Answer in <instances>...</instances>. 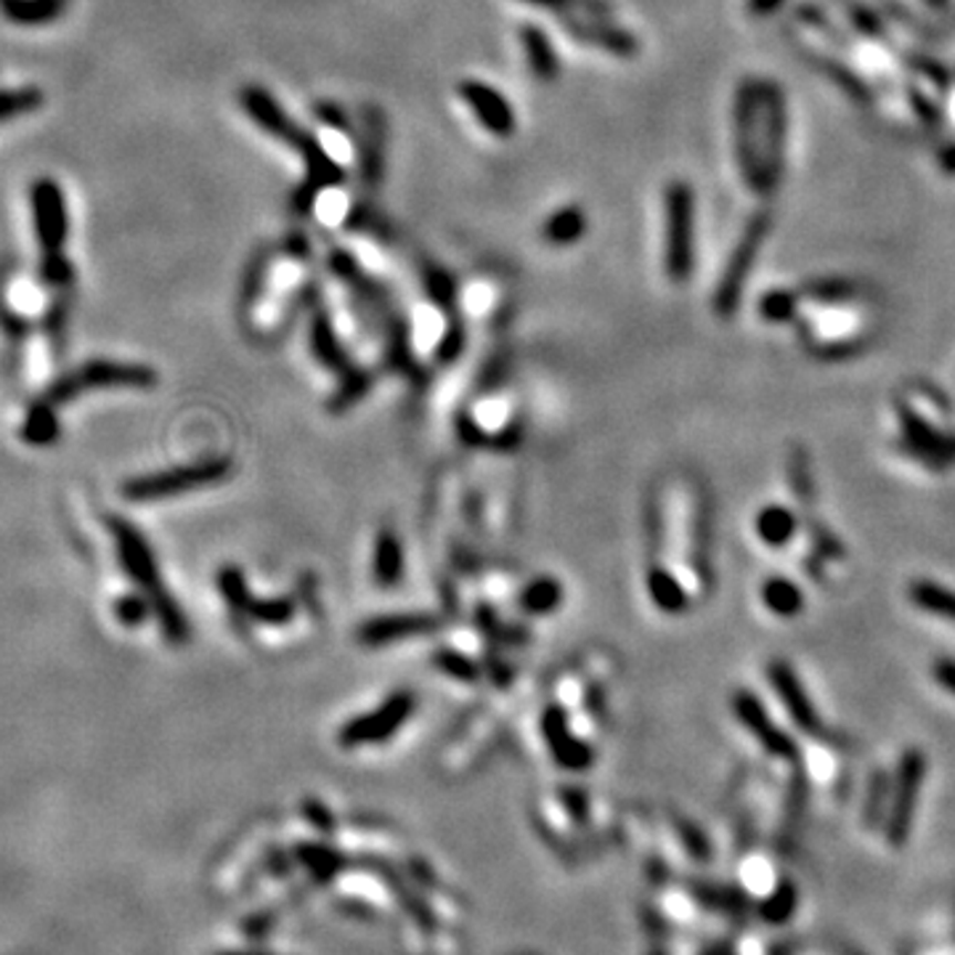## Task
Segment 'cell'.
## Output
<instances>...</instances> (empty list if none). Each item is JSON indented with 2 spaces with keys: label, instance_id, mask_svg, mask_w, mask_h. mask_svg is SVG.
I'll use <instances>...</instances> for the list:
<instances>
[{
  "label": "cell",
  "instance_id": "6da1fadb",
  "mask_svg": "<svg viewBox=\"0 0 955 955\" xmlns=\"http://www.w3.org/2000/svg\"><path fill=\"white\" fill-rule=\"evenodd\" d=\"M242 98L244 112L255 119L265 133L279 138V141L290 144L305 159V170H308V181L303 183V189L295 195V210H308L316 202V197L322 195L329 186L343 183V168L332 159L324 146L311 136L308 130H303L301 125H295L287 117V112L274 102L269 91H263L261 85H248L239 93Z\"/></svg>",
  "mask_w": 955,
  "mask_h": 955
},
{
  "label": "cell",
  "instance_id": "7a4b0ae2",
  "mask_svg": "<svg viewBox=\"0 0 955 955\" xmlns=\"http://www.w3.org/2000/svg\"><path fill=\"white\" fill-rule=\"evenodd\" d=\"M155 385V371L136 364H117V361H91L85 367L72 371V375L59 377L56 382L45 390L43 401L59 403L72 401L80 393L98 388H151Z\"/></svg>",
  "mask_w": 955,
  "mask_h": 955
},
{
  "label": "cell",
  "instance_id": "3957f363",
  "mask_svg": "<svg viewBox=\"0 0 955 955\" xmlns=\"http://www.w3.org/2000/svg\"><path fill=\"white\" fill-rule=\"evenodd\" d=\"M924 778H926L924 752H921V748H907L898 765V775H894L892 799H889V812L884 826L886 841L892 847H905V841L911 839L915 807H919Z\"/></svg>",
  "mask_w": 955,
  "mask_h": 955
},
{
  "label": "cell",
  "instance_id": "277c9868",
  "mask_svg": "<svg viewBox=\"0 0 955 955\" xmlns=\"http://www.w3.org/2000/svg\"><path fill=\"white\" fill-rule=\"evenodd\" d=\"M693 269V189L674 181L667 189V274L674 284L688 282Z\"/></svg>",
  "mask_w": 955,
  "mask_h": 955
},
{
  "label": "cell",
  "instance_id": "5b68a950",
  "mask_svg": "<svg viewBox=\"0 0 955 955\" xmlns=\"http://www.w3.org/2000/svg\"><path fill=\"white\" fill-rule=\"evenodd\" d=\"M894 409H898L902 433H905L898 441V451L907 454L911 460L926 464L928 470H937V473L951 468L955 462V435L942 433L934 424H928L924 417L913 407H907V403L898 401Z\"/></svg>",
  "mask_w": 955,
  "mask_h": 955
},
{
  "label": "cell",
  "instance_id": "8992f818",
  "mask_svg": "<svg viewBox=\"0 0 955 955\" xmlns=\"http://www.w3.org/2000/svg\"><path fill=\"white\" fill-rule=\"evenodd\" d=\"M733 712L738 716L741 725L754 735L756 743H759L769 756H778V759L786 762L799 759L796 741L788 733H783L780 727L773 725L767 709L762 706V701L756 699L752 690H738V693L733 695Z\"/></svg>",
  "mask_w": 955,
  "mask_h": 955
},
{
  "label": "cell",
  "instance_id": "52a82bcc",
  "mask_svg": "<svg viewBox=\"0 0 955 955\" xmlns=\"http://www.w3.org/2000/svg\"><path fill=\"white\" fill-rule=\"evenodd\" d=\"M225 475L223 462H210L199 464V468H186V470H172V473H159V475H146L138 481H130L125 486V496L136 502L146 500H162V496H176L181 491H189L195 486H204V483L218 481Z\"/></svg>",
  "mask_w": 955,
  "mask_h": 955
},
{
  "label": "cell",
  "instance_id": "ba28073f",
  "mask_svg": "<svg viewBox=\"0 0 955 955\" xmlns=\"http://www.w3.org/2000/svg\"><path fill=\"white\" fill-rule=\"evenodd\" d=\"M767 674H769V682H773L775 693H778L783 709L791 714L794 725L799 727L801 733L818 735V738H822V735H826V730H822L820 716H818V712H815L807 690L801 688V680L796 676L791 663L783 661V659H773L767 663Z\"/></svg>",
  "mask_w": 955,
  "mask_h": 955
},
{
  "label": "cell",
  "instance_id": "9c48e42d",
  "mask_svg": "<svg viewBox=\"0 0 955 955\" xmlns=\"http://www.w3.org/2000/svg\"><path fill=\"white\" fill-rule=\"evenodd\" d=\"M109 526H112V534H115L117 555H119V563H123V568L128 570L130 579L136 581L146 595H149V600H155L157 595H162V587H159L157 566H155V557H151L149 544L144 542V536L138 534L130 523L112 517Z\"/></svg>",
  "mask_w": 955,
  "mask_h": 955
},
{
  "label": "cell",
  "instance_id": "30bf717a",
  "mask_svg": "<svg viewBox=\"0 0 955 955\" xmlns=\"http://www.w3.org/2000/svg\"><path fill=\"white\" fill-rule=\"evenodd\" d=\"M460 96L464 104L473 109L478 123L486 128L491 136L496 138H510L515 133V112L513 106L504 102L500 91H494L491 85L481 83V80H462L460 83Z\"/></svg>",
  "mask_w": 955,
  "mask_h": 955
},
{
  "label": "cell",
  "instance_id": "8fae6325",
  "mask_svg": "<svg viewBox=\"0 0 955 955\" xmlns=\"http://www.w3.org/2000/svg\"><path fill=\"white\" fill-rule=\"evenodd\" d=\"M563 27H566L568 35L579 38L581 43L597 45L608 53H619V56H629L637 49L629 32L608 24L606 17H595V13H570V17H563Z\"/></svg>",
  "mask_w": 955,
  "mask_h": 955
},
{
  "label": "cell",
  "instance_id": "7c38bea8",
  "mask_svg": "<svg viewBox=\"0 0 955 955\" xmlns=\"http://www.w3.org/2000/svg\"><path fill=\"white\" fill-rule=\"evenodd\" d=\"M409 712H411V695H396V699H390L388 706L380 709V712L350 722V725L340 733V738L345 746H361V743L388 738V735L393 733L403 720H407Z\"/></svg>",
  "mask_w": 955,
  "mask_h": 955
},
{
  "label": "cell",
  "instance_id": "4fadbf2b",
  "mask_svg": "<svg viewBox=\"0 0 955 955\" xmlns=\"http://www.w3.org/2000/svg\"><path fill=\"white\" fill-rule=\"evenodd\" d=\"M809 799V780L801 773V767L794 769L791 786H788L786 805H783V822H780V836H778V852L783 858H791L796 852V841H799V828L805 820V809Z\"/></svg>",
  "mask_w": 955,
  "mask_h": 955
},
{
  "label": "cell",
  "instance_id": "5bb4252c",
  "mask_svg": "<svg viewBox=\"0 0 955 955\" xmlns=\"http://www.w3.org/2000/svg\"><path fill=\"white\" fill-rule=\"evenodd\" d=\"M759 239H762L759 231H754V237H748L746 242H743L738 248V252H735L733 261H730L725 276H722V282H720V290H716V297H714V308L720 316H730L735 311V305H738V297H741L743 284H746L748 269H752V263H754V248H756V242H759Z\"/></svg>",
  "mask_w": 955,
  "mask_h": 955
},
{
  "label": "cell",
  "instance_id": "9a60e30c",
  "mask_svg": "<svg viewBox=\"0 0 955 955\" xmlns=\"http://www.w3.org/2000/svg\"><path fill=\"white\" fill-rule=\"evenodd\" d=\"M690 892H693V898L699 900L703 907L730 915V919H743V915L748 913V907H752L748 894L738 886L712 884V881H690Z\"/></svg>",
  "mask_w": 955,
  "mask_h": 955
},
{
  "label": "cell",
  "instance_id": "2e32d148",
  "mask_svg": "<svg viewBox=\"0 0 955 955\" xmlns=\"http://www.w3.org/2000/svg\"><path fill=\"white\" fill-rule=\"evenodd\" d=\"M521 45H523V53H526L531 75H534L536 80H542V83H549V80L557 77V72H560V62H557V53L553 49V43H549L547 32H544L542 27H534V24L523 27Z\"/></svg>",
  "mask_w": 955,
  "mask_h": 955
},
{
  "label": "cell",
  "instance_id": "e0dca14e",
  "mask_svg": "<svg viewBox=\"0 0 955 955\" xmlns=\"http://www.w3.org/2000/svg\"><path fill=\"white\" fill-rule=\"evenodd\" d=\"M907 600L915 608L937 616V619L955 623V589L951 587H942V584L928 579H915L907 584Z\"/></svg>",
  "mask_w": 955,
  "mask_h": 955
},
{
  "label": "cell",
  "instance_id": "ac0fdd59",
  "mask_svg": "<svg viewBox=\"0 0 955 955\" xmlns=\"http://www.w3.org/2000/svg\"><path fill=\"white\" fill-rule=\"evenodd\" d=\"M367 136L361 138V176L367 186H377L382 178V165H385V130L377 112L367 109V125H364Z\"/></svg>",
  "mask_w": 955,
  "mask_h": 955
},
{
  "label": "cell",
  "instance_id": "d6986e66",
  "mask_svg": "<svg viewBox=\"0 0 955 955\" xmlns=\"http://www.w3.org/2000/svg\"><path fill=\"white\" fill-rule=\"evenodd\" d=\"M756 534L769 547H783V544L794 539L796 515L788 507H780V504H769L756 515Z\"/></svg>",
  "mask_w": 955,
  "mask_h": 955
},
{
  "label": "cell",
  "instance_id": "ffe728a7",
  "mask_svg": "<svg viewBox=\"0 0 955 955\" xmlns=\"http://www.w3.org/2000/svg\"><path fill=\"white\" fill-rule=\"evenodd\" d=\"M584 231H587V218H584L581 208H563L557 210L555 216L547 218V223H544L542 237L544 242L557 244V248H566V244L579 242L584 237Z\"/></svg>",
  "mask_w": 955,
  "mask_h": 955
},
{
  "label": "cell",
  "instance_id": "44dd1931",
  "mask_svg": "<svg viewBox=\"0 0 955 955\" xmlns=\"http://www.w3.org/2000/svg\"><path fill=\"white\" fill-rule=\"evenodd\" d=\"M762 600L773 613L783 616V619H794L801 608H805V595L796 587L791 579H783V576H773L762 584Z\"/></svg>",
  "mask_w": 955,
  "mask_h": 955
},
{
  "label": "cell",
  "instance_id": "7402d4cb",
  "mask_svg": "<svg viewBox=\"0 0 955 955\" xmlns=\"http://www.w3.org/2000/svg\"><path fill=\"white\" fill-rule=\"evenodd\" d=\"M22 438L27 443H32V447H49L59 438V417L56 411H53V403L49 401H40L27 411L24 424H22Z\"/></svg>",
  "mask_w": 955,
  "mask_h": 955
},
{
  "label": "cell",
  "instance_id": "603a6c76",
  "mask_svg": "<svg viewBox=\"0 0 955 955\" xmlns=\"http://www.w3.org/2000/svg\"><path fill=\"white\" fill-rule=\"evenodd\" d=\"M648 589L653 595V602L667 613H680L688 606V595L682 584L674 579L663 566H650L648 570Z\"/></svg>",
  "mask_w": 955,
  "mask_h": 955
},
{
  "label": "cell",
  "instance_id": "cb8c5ba5",
  "mask_svg": "<svg viewBox=\"0 0 955 955\" xmlns=\"http://www.w3.org/2000/svg\"><path fill=\"white\" fill-rule=\"evenodd\" d=\"M430 621L420 619V616H403V619H382V621H371L367 627L361 629V640L371 642V646H380V642H390V640H401L403 634H414L422 632V629H428Z\"/></svg>",
  "mask_w": 955,
  "mask_h": 955
},
{
  "label": "cell",
  "instance_id": "d4e9b609",
  "mask_svg": "<svg viewBox=\"0 0 955 955\" xmlns=\"http://www.w3.org/2000/svg\"><path fill=\"white\" fill-rule=\"evenodd\" d=\"M796 905H799V892H796L794 881L783 879L780 884L773 889V894L759 905V919L775 926L786 924V921H791Z\"/></svg>",
  "mask_w": 955,
  "mask_h": 955
},
{
  "label": "cell",
  "instance_id": "484cf974",
  "mask_svg": "<svg viewBox=\"0 0 955 955\" xmlns=\"http://www.w3.org/2000/svg\"><path fill=\"white\" fill-rule=\"evenodd\" d=\"M889 799H892V778H889L886 769H875L871 783H868V799L865 809H862V820H865L868 831H873L884 818V812H889Z\"/></svg>",
  "mask_w": 955,
  "mask_h": 955
},
{
  "label": "cell",
  "instance_id": "4316f807",
  "mask_svg": "<svg viewBox=\"0 0 955 955\" xmlns=\"http://www.w3.org/2000/svg\"><path fill=\"white\" fill-rule=\"evenodd\" d=\"M788 481H791L796 500L809 507L815 502V481L809 473V456L801 447H794L791 456H788Z\"/></svg>",
  "mask_w": 955,
  "mask_h": 955
},
{
  "label": "cell",
  "instance_id": "83f0119b",
  "mask_svg": "<svg viewBox=\"0 0 955 955\" xmlns=\"http://www.w3.org/2000/svg\"><path fill=\"white\" fill-rule=\"evenodd\" d=\"M301 860L308 865V871L314 873L316 881H329L332 875L340 873L343 858L337 852H332L329 847H301Z\"/></svg>",
  "mask_w": 955,
  "mask_h": 955
},
{
  "label": "cell",
  "instance_id": "f1b7e54d",
  "mask_svg": "<svg viewBox=\"0 0 955 955\" xmlns=\"http://www.w3.org/2000/svg\"><path fill=\"white\" fill-rule=\"evenodd\" d=\"M674 828H676V836L682 839V844H685L690 858L699 862L712 860V841H709V836L703 833L693 820L674 818Z\"/></svg>",
  "mask_w": 955,
  "mask_h": 955
},
{
  "label": "cell",
  "instance_id": "f546056e",
  "mask_svg": "<svg viewBox=\"0 0 955 955\" xmlns=\"http://www.w3.org/2000/svg\"><path fill=\"white\" fill-rule=\"evenodd\" d=\"M521 3L536 6V9H547L570 17V13H595V17H608V6L602 0H521Z\"/></svg>",
  "mask_w": 955,
  "mask_h": 955
},
{
  "label": "cell",
  "instance_id": "4dcf8cb0",
  "mask_svg": "<svg viewBox=\"0 0 955 955\" xmlns=\"http://www.w3.org/2000/svg\"><path fill=\"white\" fill-rule=\"evenodd\" d=\"M762 316L767 322H788L796 314V295L791 292H769L759 303Z\"/></svg>",
  "mask_w": 955,
  "mask_h": 955
},
{
  "label": "cell",
  "instance_id": "1f68e13d",
  "mask_svg": "<svg viewBox=\"0 0 955 955\" xmlns=\"http://www.w3.org/2000/svg\"><path fill=\"white\" fill-rule=\"evenodd\" d=\"M805 292H807L809 301L831 303V305L852 301V295H854L852 284H847V282H815V284H809V287H805Z\"/></svg>",
  "mask_w": 955,
  "mask_h": 955
},
{
  "label": "cell",
  "instance_id": "d6a6232c",
  "mask_svg": "<svg viewBox=\"0 0 955 955\" xmlns=\"http://www.w3.org/2000/svg\"><path fill=\"white\" fill-rule=\"evenodd\" d=\"M398 568H401L398 544L390 536H385V539H380V553H377V579L393 584L398 579Z\"/></svg>",
  "mask_w": 955,
  "mask_h": 955
},
{
  "label": "cell",
  "instance_id": "836d02e7",
  "mask_svg": "<svg viewBox=\"0 0 955 955\" xmlns=\"http://www.w3.org/2000/svg\"><path fill=\"white\" fill-rule=\"evenodd\" d=\"M809 539H812L815 553L828 560H844V547L826 526H820L818 521H809Z\"/></svg>",
  "mask_w": 955,
  "mask_h": 955
},
{
  "label": "cell",
  "instance_id": "e575fe53",
  "mask_svg": "<svg viewBox=\"0 0 955 955\" xmlns=\"http://www.w3.org/2000/svg\"><path fill=\"white\" fill-rule=\"evenodd\" d=\"M146 613H149V600H144V597L128 595L117 602V619L125 627H138L146 619Z\"/></svg>",
  "mask_w": 955,
  "mask_h": 955
},
{
  "label": "cell",
  "instance_id": "d590c367",
  "mask_svg": "<svg viewBox=\"0 0 955 955\" xmlns=\"http://www.w3.org/2000/svg\"><path fill=\"white\" fill-rule=\"evenodd\" d=\"M557 600H560V589H557V584L542 581V584H536L534 589H531L526 602H528V608H534V610H547V608H553Z\"/></svg>",
  "mask_w": 955,
  "mask_h": 955
},
{
  "label": "cell",
  "instance_id": "8d00e7d4",
  "mask_svg": "<svg viewBox=\"0 0 955 955\" xmlns=\"http://www.w3.org/2000/svg\"><path fill=\"white\" fill-rule=\"evenodd\" d=\"M932 676L940 688H945L947 693L955 695V659L940 655V659L932 663Z\"/></svg>",
  "mask_w": 955,
  "mask_h": 955
},
{
  "label": "cell",
  "instance_id": "74e56055",
  "mask_svg": "<svg viewBox=\"0 0 955 955\" xmlns=\"http://www.w3.org/2000/svg\"><path fill=\"white\" fill-rule=\"evenodd\" d=\"M568 809H570V815H576V818L579 820H584L587 818V809H584V796L581 794H574V796H568Z\"/></svg>",
  "mask_w": 955,
  "mask_h": 955
},
{
  "label": "cell",
  "instance_id": "f35d334b",
  "mask_svg": "<svg viewBox=\"0 0 955 955\" xmlns=\"http://www.w3.org/2000/svg\"><path fill=\"white\" fill-rule=\"evenodd\" d=\"M701 955H735V951L730 945H714V947H706Z\"/></svg>",
  "mask_w": 955,
  "mask_h": 955
},
{
  "label": "cell",
  "instance_id": "ab89813d",
  "mask_svg": "<svg viewBox=\"0 0 955 955\" xmlns=\"http://www.w3.org/2000/svg\"><path fill=\"white\" fill-rule=\"evenodd\" d=\"M836 953L839 955H862L860 951H854L852 945H844V942H836Z\"/></svg>",
  "mask_w": 955,
  "mask_h": 955
},
{
  "label": "cell",
  "instance_id": "60d3db41",
  "mask_svg": "<svg viewBox=\"0 0 955 955\" xmlns=\"http://www.w3.org/2000/svg\"><path fill=\"white\" fill-rule=\"evenodd\" d=\"M221 955H269V953H221Z\"/></svg>",
  "mask_w": 955,
  "mask_h": 955
},
{
  "label": "cell",
  "instance_id": "b9f144b4",
  "mask_svg": "<svg viewBox=\"0 0 955 955\" xmlns=\"http://www.w3.org/2000/svg\"><path fill=\"white\" fill-rule=\"evenodd\" d=\"M650 955H669V953H667V951H663V947H659V951H653V953H650Z\"/></svg>",
  "mask_w": 955,
  "mask_h": 955
},
{
  "label": "cell",
  "instance_id": "7bdbcfd3",
  "mask_svg": "<svg viewBox=\"0 0 955 955\" xmlns=\"http://www.w3.org/2000/svg\"><path fill=\"white\" fill-rule=\"evenodd\" d=\"M928 3H942V0H928Z\"/></svg>",
  "mask_w": 955,
  "mask_h": 955
}]
</instances>
